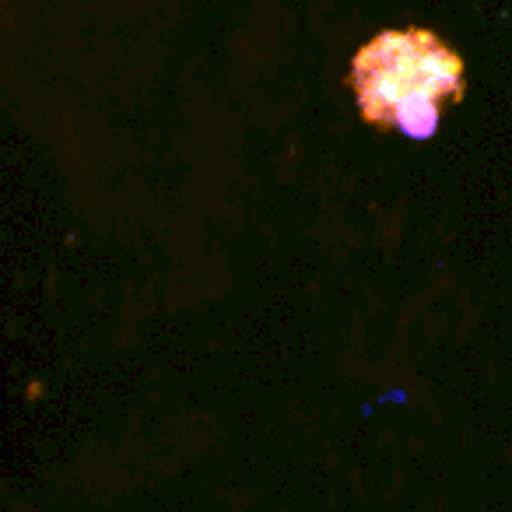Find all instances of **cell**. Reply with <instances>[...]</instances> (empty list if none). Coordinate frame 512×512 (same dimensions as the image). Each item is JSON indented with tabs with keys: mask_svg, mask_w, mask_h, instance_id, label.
<instances>
[{
	"mask_svg": "<svg viewBox=\"0 0 512 512\" xmlns=\"http://www.w3.org/2000/svg\"><path fill=\"white\" fill-rule=\"evenodd\" d=\"M351 92L372 127L432 137L439 109L463 99V60L428 29L379 32L351 64Z\"/></svg>",
	"mask_w": 512,
	"mask_h": 512,
	"instance_id": "cell-1",
	"label": "cell"
}]
</instances>
